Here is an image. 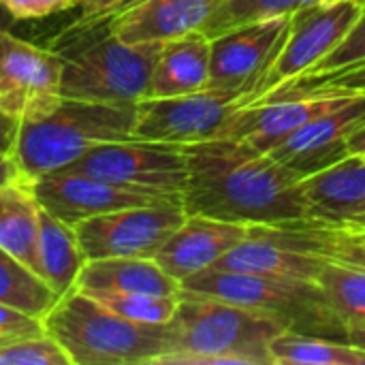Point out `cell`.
<instances>
[{"label": "cell", "mask_w": 365, "mask_h": 365, "mask_svg": "<svg viewBox=\"0 0 365 365\" xmlns=\"http://www.w3.org/2000/svg\"><path fill=\"white\" fill-rule=\"evenodd\" d=\"M220 0H141L107 17L113 36L126 43H167L203 32Z\"/></svg>", "instance_id": "e0dca14e"}, {"label": "cell", "mask_w": 365, "mask_h": 365, "mask_svg": "<svg viewBox=\"0 0 365 365\" xmlns=\"http://www.w3.org/2000/svg\"><path fill=\"white\" fill-rule=\"evenodd\" d=\"M137 2H141V0H124V2H122V4H120L115 11H113V13H118V11H124V9H128V6H133V4H137ZM109 17H111V15H109Z\"/></svg>", "instance_id": "60d3db41"}, {"label": "cell", "mask_w": 365, "mask_h": 365, "mask_svg": "<svg viewBox=\"0 0 365 365\" xmlns=\"http://www.w3.org/2000/svg\"><path fill=\"white\" fill-rule=\"evenodd\" d=\"M364 158H365V156H364Z\"/></svg>", "instance_id": "ee69618b"}, {"label": "cell", "mask_w": 365, "mask_h": 365, "mask_svg": "<svg viewBox=\"0 0 365 365\" xmlns=\"http://www.w3.org/2000/svg\"><path fill=\"white\" fill-rule=\"evenodd\" d=\"M75 2H77V9H79V17L75 19V24L68 30L83 28V26L107 19L109 15H113V11L124 0H75Z\"/></svg>", "instance_id": "836d02e7"}, {"label": "cell", "mask_w": 365, "mask_h": 365, "mask_svg": "<svg viewBox=\"0 0 365 365\" xmlns=\"http://www.w3.org/2000/svg\"><path fill=\"white\" fill-rule=\"evenodd\" d=\"M323 261L325 259L321 257L295 250L274 240L261 227H250V235L242 244L231 248L220 261H216L212 269L284 276V278H299V280L314 282Z\"/></svg>", "instance_id": "ffe728a7"}, {"label": "cell", "mask_w": 365, "mask_h": 365, "mask_svg": "<svg viewBox=\"0 0 365 365\" xmlns=\"http://www.w3.org/2000/svg\"><path fill=\"white\" fill-rule=\"evenodd\" d=\"M184 220L182 203H158L98 214L73 229L86 261L111 257L154 259Z\"/></svg>", "instance_id": "30bf717a"}, {"label": "cell", "mask_w": 365, "mask_h": 365, "mask_svg": "<svg viewBox=\"0 0 365 365\" xmlns=\"http://www.w3.org/2000/svg\"><path fill=\"white\" fill-rule=\"evenodd\" d=\"M349 342L365 351V323L349 325Z\"/></svg>", "instance_id": "74e56055"}, {"label": "cell", "mask_w": 365, "mask_h": 365, "mask_svg": "<svg viewBox=\"0 0 365 365\" xmlns=\"http://www.w3.org/2000/svg\"><path fill=\"white\" fill-rule=\"evenodd\" d=\"M314 282L346 325L365 323V269L325 259Z\"/></svg>", "instance_id": "484cf974"}, {"label": "cell", "mask_w": 365, "mask_h": 365, "mask_svg": "<svg viewBox=\"0 0 365 365\" xmlns=\"http://www.w3.org/2000/svg\"><path fill=\"white\" fill-rule=\"evenodd\" d=\"M250 235V227L210 216L186 214V220L160 246L154 261L175 280H186L220 261Z\"/></svg>", "instance_id": "9a60e30c"}, {"label": "cell", "mask_w": 365, "mask_h": 365, "mask_svg": "<svg viewBox=\"0 0 365 365\" xmlns=\"http://www.w3.org/2000/svg\"><path fill=\"white\" fill-rule=\"evenodd\" d=\"M359 15L361 6L355 0H325L293 13L284 43L248 105L259 103L282 83L293 81L327 58Z\"/></svg>", "instance_id": "ba28073f"}, {"label": "cell", "mask_w": 365, "mask_h": 365, "mask_svg": "<svg viewBox=\"0 0 365 365\" xmlns=\"http://www.w3.org/2000/svg\"><path fill=\"white\" fill-rule=\"evenodd\" d=\"M75 289L88 295H180L182 282L171 278L154 259L111 257L86 261L75 282Z\"/></svg>", "instance_id": "d6986e66"}, {"label": "cell", "mask_w": 365, "mask_h": 365, "mask_svg": "<svg viewBox=\"0 0 365 365\" xmlns=\"http://www.w3.org/2000/svg\"><path fill=\"white\" fill-rule=\"evenodd\" d=\"M365 94V62L342 68L329 75L314 77H297L293 81L282 83L274 92H269L259 103L269 101H287V98H308V96H353ZM255 103V105H259Z\"/></svg>", "instance_id": "83f0119b"}, {"label": "cell", "mask_w": 365, "mask_h": 365, "mask_svg": "<svg viewBox=\"0 0 365 365\" xmlns=\"http://www.w3.org/2000/svg\"><path fill=\"white\" fill-rule=\"evenodd\" d=\"M62 58L9 30L0 34V111L19 122L49 115L62 101Z\"/></svg>", "instance_id": "7c38bea8"}, {"label": "cell", "mask_w": 365, "mask_h": 365, "mask_svg": "<svg viewBox=\"0 0 365 365\" xmlns=\"http://www.w3.org/2000/svg\"><path fill=\"white\" fill-rule=\"evenodd\" d=\"M182 291L252 308L287 331L349 342V325L312 280L210 267L182 280Z\"/></svg>", "instance_id": "8992f818"}, {"label": "cell", "mask_w": 365, "mask_h": 365, "mask_svg": "<svg viewBox=\"0 0 365 365\" xmlns=\"http://www.w3.org/2000/svg\"><path fill=\"white\" fill-rule=\"evenodd\" d=\"M308 220L344 231H365V158L342 163L302 180Z\"/></svg>", "instance_id": "2e32d148"}, {"label": "cell", "mask_w": 365, "mask_h": 365, "mask_svg": "<svg viewBox=\"0 0 365 365\" xmlns=\"http://www.w3.org/2000/svg\"><path fill=\"white\" fill-rule=\"evenodd\" d=\"M88 295V293H86ZM101 302L111 312L135 321V323H150V325H165L173 319L178 310L180 295H120V293H96L90 295Z\"/></svg>", "instance_id": "f1b7e54d"}, {"label": "cell", "mask_w": 365, "mask_h": 365, "mask_svg": "<svg viewBox=\"0 0 365 365\" xmlns=\"http://www.w3.org/2000/svg\"><path fill=\"white\" fill-rule=\"evenodd\" d=\"M45 334L73 365H143L173 353L171 325L128 321L94 297L71 289L43 317Z\"/></svg>", "instance_id": "3957f363"}, {"label": "cell", "mask_w": 365, "mask_h": 365, "mask_svg": "<svg viewBox=\"0 0 365 365\" xmlns=\"http://www.w3.org/2000/svg\"><path fill=\"white\" fill-rule=\"evenodd\" d=\"M344 231V229H342ZM351 237H355L357 242H361V244H365V231H346Z\"/></svg>", "instance_id": "ab89813d"}, {"label": "cell", "mask_w": 365, "mask_h": 365, "mask_svg": "<svg viewBox=\"0 0 365 365\" xmlns=\"http://www.w3.org/2000/svg\"><path fill=\"white\" fill-rule=\"evenodd\" d=\"M361 62H365V11H361L359 19L349 30V34L342 38V43L327 58H323L317 66H312L310 71H306L299 77L329 75V73H336V71H342V68L357 66Z\"/></svg>", "instance_id": "4dcf8cb0"}, {"label": "cell", "mask_w": 365, "mask_h": 365, "mask_svg": "<svg viewBox=\"0 0 365 365\" xmlns=\"http://www.w3.org/2000/svg\"><path fill=\"white\" fill-rule=\"evenodd\" d=\"M41 205L28 182L0 188V248L38 276Z\"/></svg>", "instance_id": "7402d4cb"}, {"label": "cell", "mask_w": 365, "mask_h": 365, "mask_svg": "<svg viewBox=\"0 0 365 365\" xmlns=\"http://www.w3.org/2000/svg\"><path fill=\"white\" fill-rule=\"evenodd\" d=\"M361 126H365V94H353L338 107L306 122L276 145L269 156L304 180L349 158V139Z\"/></svg>", "instance_id": "4fadbf2b"}, {"label": "cell", "mask_w": 365, "mask_h": 365, "mask_svg": "<svg viewBox=\"0 0 365 365\" xmlns=\"http://www.w3.org/2000/svg\"><path fill=\"white\" fill-rule=\"evenodd\" d=\"M86 257L79 248L75 229L51 216L41 207V231H38V276L43 282L62 297L79 278Z\"/></svg>", "instance_id": "603a6c76"}, {"label": "cell", "mask_w": 365, "mask_h": 365, "mask_svg": "<svg viewBox=\"0 0 365 365\" xmlns=\"http://www.w3.org/2000/svg\"><path fill=\"white\" fill-rule=\"evenodd\" d=\"M0 365H73L66 351L47 334L0 346Z\"/></svg>", "instance_id": "f546056e"}, {"label": "cell", "mask_w": 365, "mask_h": 365, "mask_svg": "<svg viewBox=\"0 0 365 365\" xmlns=\"http://www.w3.org/2000/svg\"><path fill=\"white\" fill-rule=\"evenodd\" d=\"M244 107L210 90L182 96L143 98L137 103L133 139L171 145H192L222 139L233 115Z\"/></svg>", "instance_id": "8fae6325"}, {"label": "cell", "mask_w": 365, "mask_h": 365, "mask_svg": "<svg viewBox=\"0 0 365 365\" xmlns=\"http://www.w3.org/2000/svg\"><path fill=\"white\" fill-rule=\"evenodd\" d=\"M19 120L0 111V154H11L19 133Z\"/></svg>", "instance_id": "e575fe53"}, {"label": "cell", "mask_w": 365, "mask_h": 365, "mask_svg": "<svg viewBox=\"0 0 365 365\" xmlns=\"http://www.w3.org/2000/svg\"><path fill=\"white\" fill-rule=\"evenodd\" d=\"M58 173L88 175L126 190L182 203L188 167L184 145L124 139L86 150Z\"/></svg>", "instance_id": "52a82bcc"}, {"label": "cell", "mask_w": 365, "mask_h": 365, "mask_svg": "<svg viewBox=\"0 0 365 365\" xmlns=\"http://www.w3.org/2000/svg\"><path fill=\"white\" fill-rule=\"evenodd\" d=\"M169 325L173 353L158 365H272L269 344L287 331L252 308L188 291Z\"/></svg>", "instance_id": "7a4b0ae2"}, {"label": "cell", "mask_w": 365, "mask_h": 365, "mask_svg": "<svg viewBox=\"0 0 365 365\" xmlns=\"http://www.w3.org/2000/svg\"><path fill=\"white\" fill-rule=\"evenodd\" d=\"M289 17L263 19L231 28L212 38L210 53V92L248 105L265 73L274 64L287 30Z\"/></svg>", "instance_id": "9c48e42d"}, {"label": "cell", "mask_w": 365, "mask_h": 365, "mask_svg": "<svg viewBox=\"0 0 365 365\" xmlns=\"http://www.w3.org/2000/svg\"><path fill=\"white\" fill-rule=\"evenodd\" d=\"M269 359L272 365H365V351L351 342L282 331L269 344Z\"/></svg>", "instance_id": "cb8c5ba5"}, {"label": "cell", "mask_w": 365, "mask_h": 365, "mask_svg": "<svg viewBox=\"0 0 365 365\" xmlns=\"http://www.w3.org/2000/svg\"><path fill=\"white\" fill-rule=\"evenodd\" d=\"M137 105H109L64 98L34 122H21L11 156L24 182L53 173L86 150L133 139Z\"/></svg>", "instance_id": "5b68a950"}, {"label": "cell", "mask_w": 365, "mask_h": 365, "mask_svg": "<svg viewBox=\"0 0 365 365\" xmlns=\"http://www.w3.org/2000/svg\"><path fill=\"white\" fill-rule=\"evenodd\" d=\"M13 19H38L77 6L75 0H0Z\"/></svg>", "instance_id": "d6a6232c"}, {"label": "cell", "mask_w": 365, "mask_h": 365, "mask_svg": "<svg viewBox=\"0 0 365 365\" xmlns=\"http://www.w3.org/2000/svg\"><path fill=\"white\" fill-rule=\"evenodd\" d=\"M66 32L77 36L56 49L62 58L64 98L109 105H137L148 98L163 43H126L109 32L105 19Z\"/></svg>", "instance_id": "277c9868"}, {"label": "cell", "mask_w": 365, "mask_h": 365, "mask_svg": "<svg viewBox=\"0 0 365 365\" xmlns=\"http://www.w3.org/2000/svg\"><path fill=\"white\" fill-rule=\"evenodd\" d=\"M60 297L21 261L0 248V302L43 319Z\"/></svg>", "instance_id": "d4e9b609"}, {"label": "cell", "mask_w": 365, "mask_h": 365, "mask_svg": "<svg viewBox=\"0 0 365 365\" xmlns=\"http://www.w3.org/2000/svg\"><path fill=\"white\" fill-rule=\"evenodd\" d=\"M317 2H325V0H220L210 21L205 24L203 34L214 38L237 26L274 19V17H289Z\"/></svg>", "instance_id": "4316f807"}, {"label": "cell", "mask_w": 365, "mask_h": 365, "mask_svg": "<svg viewBox=\"0 0 365 365\" xmlns=\"http://www.w3.org/2000/svg\"><path fill=\"white\" fill-rule=\"evenodd\" d=\"M346 98L349 96H308L244 105L233 115L225 137L242 141L255 152L269 154L306 122L338 107Z\"/></svg>", "instance_id": "ac0fdd59"}, {"label": "cell", "mask_w": 365, "mask_h": 365, "mask_svg": "<svg viewBox=\"0 0 365 365\" xmlns=\"http://www.w3.org/2000/svg\"><path fill=\"white\" fill-rule=\"evenodd\" d=\"M355 2H357V4L361 6V11H365V0H355Z\"/></svg>", "instance_id": "7bdbcfd3"}, {"label": "cell", "mask_w": 365, "mask_h": 365, "mask_svg": "<svg viewBox=\"0 0 365 365\" xmlns=\"http://www.w3.org/2000/svg\"><path fill=\"white\" fill-rule=\"evenodd\" d=\"M212 38L203 32L163 43L160 56L154 64L148 98L195 94L207 88L210 81Z\"/></svg>", "instance_id": "44dd1931"}, {"label": "cell", "mask_w": 365, "mask_h": 365, "mask_svg": "<svg viewBox=\"0 0 365 365\" xmlns=\"http://www.w3.org/2000/svg\"><path fill=\"white\" fill-rule=\"evenodd\" d=\"M43 334H45L43 319L0 302V338L19 340V338L43 336Z\"/></svg>", "instance_id": "1f68e13d"}, {"label": "cell", "mask_w": 365, "mask_h": 365, "mask_svg": "<svg viewBox=\"0 0 365 365\" xmlns=\"http://www.w3.org/2000/svg\"><path fill=\"white\" fill-rule=\"evenodd\" d=\"M21 180L17 163L11 154H0V188H4L6 184H13Z\"/></svg>", "instance_id": "d590c367"}, {"label": "cell", "mask_w": 365, "mask_h": 365, "mask_svg": "<svg viewBox=\"0 0 365 365\" xmlns=\"http://www.w3.org/2000/svg\"><path fill=\"white\" fill-rule=\"evenodd\" d=\"M11 21H13L11 13H9V11H6L2 4H0V34L9 30V24H11Z\"/></svg>", "instance_id": "f35d334b"}, {"label": "cell", "mask_w": 365, "mask_h": 365, "mask_svg": "<svg viewBox=\"0 0 365 365\" xmlns=\"http://www.w3.org/2000/svg\"><path fill=\"white\" fill-rule=\"evenodd\" d=\"M30 188L43 210L68 227L79 225L86 218L139 205L171 203L160 197L126 190L88 175L77 173H47L30 182Z\"/></svg>", "instance_id": "5bb4252c"}, {"label": "cell", "mask_w": 365, "mask_h": 365, "mask_svg": "<svg viewBox=\"0 0 365 365\" xmlns=\"http://www.w3.org/2000/svg\"><path fill=\"white\" fill-rule=\"evenodd\" d=\"M186 214L246 227H284L308 220L302 180L269 154L235 139L184 145Z\"/></svg>", "instance_id": "6da1fadb"}, {"label": "cell", "mask_w": 365, "mask_h": 365, "mask_svg": "<svg viewBox=\"0 0 365 365\" xmlns=\"http://www.w3.org/2000/svg\"><path fill=\"white\" fill-rule=\"evenodd\" d=\"M9 342H13V340H9V338H0V346H4V344H9Z\"/></svg>", "instance_id": "b9f144b4"}, {"label": "cell", "mask_w": 365, "mask_h": 365, "mask_svg": "<svg viewBox=\"0 0 365 365\" xmlns=\"http://www.w3.org/2000/svg\"><path fill=\"white\" fill-rule=\"evenodd\" d=\"M349 152H351V156H365V126H361L349 139Z\"/></svg>", "instance_id": "8d00e7d4"}]
</instances>
